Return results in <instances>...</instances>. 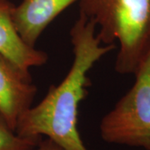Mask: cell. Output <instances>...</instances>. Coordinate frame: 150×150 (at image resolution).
Here are the masks:
<instances>
[{
	"mask_svg": "<svg viewBox=\"0 0 150 150\" xmlns=\"http://www.w3.org/2000/svg\"><path fill=\"white\" fill-rule=\"evenodd\" d=\"M77 1L79 0H22L13 9V23L22 38L35 47L54 18Z\"/></svg>",
	"mask_w": 150,
	"mask_h": 150,
	"instance_id": "5",
	"label": "cell"
},
{
	"mask_svg": "<svg viewBox=\"0 0 150 150\" xmlns=\"http://www.w3.org/2000/svg\"><path fill=\"white\" fill-rule=\"evenodd\" d=\"M41 139H31L19 136L0 114V150H30Z\"/></svg>",
	"mask_w": 150,
	"mask_h": 150,
	"instance_id": "7",
	"label": "cell"
},
{
	"mask_svg": "<svg viewBox=\"0 0 150 150\" xmlns=\"http://www.w3.org/2000/svg\"><path fill=\"white\" fill-rule=\"evenodd\" d=\"M30 150H66L62 146L58 144L52 139L48 138H44L40 140L37 144L36 146H34Z\"/></svg>",
	"mask_w": 150,
	"mask_h": 150,
	"instance_id": "8",
	"label": "cell"
},
{
	"mask_svg": "<svg viewBox=\"0 0 150 150\" xmlns=\"http://www.w3.org/2000/svg\"><path fill=\"white\" fill-rule=\"evenodd\" d=\"M96 24L79 13L70 30L74 61L62 82L51 86L36 106L22 115L15 128L23 138L39 140L48 138L66 150H90L78 129L79 107L87 96L88 73L97 62L115 48L103 44L97 37Z\"/></svg>",
	"mask_w": 150,
	"mask_h": 150,
	"instance_id": "1",
	"label": "cell"
},
{
	"mask_svg": "<svg viewBox=\"0 0 150 150\" xmlns=\"http://www.w3.org/2000/svg\"><path fill=\"white\" fill-rule=\"evenodd\" d=\"M129 92L101 120L103 140L150 150V48L134 72Z\"/></svg>",
	"mask_w": 150,
	"mask_h": 150,
	"instance_id": "3",
	"label": "cell"
},
{
	"mask_svg": "<svg viewBox=\"0 0 150 150\" xmlns=\"http://www.w3.org/2000/svg\"><path fill=\"white\" fill-rule=\"evenodd\" d=\"M79 8L102 44L118 42L115 70L134 74L150 48V0H79Z\"/></svg>",
	"mask_w": 150,
	"mask_h": 150,
	"instance_id": "2",
	"label": "cell"
},
{
	"mask_svg": "<svg viewBox=\"0 0 150 150\" xmlns=\"http://www.w3.org/2000/svg\"><path fill=\"white\" fill-rule=\"evenodd\" d=\"M13 8L10 0H0V54L29 73L33 67L46 64L48 54L28 45L22 38L13 19Z\"/></svg>",
	"mask_w": 150,
	"mask_h": 150,
	"instance_id": "6",
	"label": "cell"
},
{
	"mask_svg": "<svg viewBox=\"0 0 150 150\" xmlns=\"http://www.w3.org/2000/svg\"><path fill=\"white\" fill-rule=\"evenodd\" d=\"M37 91L30 73L0 54V114L14 131L20 117L32 107Z\"/></svg>",
	"mask_w": 150,
	"mask_h": 150,
	"instance_id": "4",
	"label": "cell"
}]
</instances>
